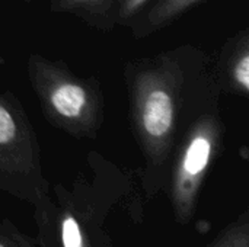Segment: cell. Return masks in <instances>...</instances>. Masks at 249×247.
<instances>
[{"label": "cell", "instance_id": "1", "mask_svg": "<svg viewBox=\"0 0 249 247\" xmlns=\"http://www.w3.org/2000/svg\"><path fill=\"white\" fill-rule=\"evenodd\" d=\"M31 79L50 118L67 131L89 135L98 128L96 92L42 58L31 60Z\"/></svg>", "mask_w": 249, "mask_h": 247}, {"label": "cell", "instance_id": "2", "mask_svg": "<svg viewBox=\"0 0 249 247\" xmlns=\"http://www.w3.org/2000/svg\"><path fill=\"white\" fill-rule=\"evenodd\" d=\"M178 71L168 64L147 68L134 80V121L144 144L160 151L171 143L178 111Z\"/></svg>", "mask_w": 249, "mask_h": 247}, {"label": "cell", "instance_id": "3", "mask_svg": "<svg viewBox=\"0 0 249 247\" xmlns=\"http://www.w3.org/2000/svg\"><path fill=\"white\" fill-rule=\"evenodd\" d=\"M200 0H160L149 13L147 25L152 28L162 26L171 19L181 15L185 9L196 4Z\"/></svg>", "mask_w": 249, "mask_h": 247}, {"label": "cell", "instance_id": "4", "mask_svg": "<svg viewBox=\"0 0 249 247\" xmlns=\"http://www.w3.org/2000/svg\"><path fill=\"white\" fill-rule=\"evenodd\" d=\"M232 82L242 93H248L249 90V54L247 42H244V48L238 52L232 64Z\"/></svg>", "mask_w": 249, "mask_h": 247}, {"label": "cell", "instance_id": "5", "mask_svg": "<svg viewBox=\"0 0 249 247\" xmlns=\"http://www.w3.org/2000/svg\"><path fill=\"white\" fill-rule=\"evenodd\" d=\"M114 0H55V9L85 13H102Z\"/></svg>", "mask_w": 249, "mask_h": 247}, {"label": "cell", "instance_id": "6", "mask_svg": "<svg viewBox=\"0 0 249 247\" xmlns=\"http://www.w3.org/2000/svg\"><path fill=\"white\" fill-rule=\"evenodd\" d=\"M64 247H82V237L77 223L73 218H67L63 224Z\"/></svg>", "mask_w": 249, "mask_h": 247}, {"label": "cell", "instance_id": "7", "mask_svg": "<svg viewBox=\"0 0 249 247\" xmlns=\"http://www.w3.org/2000/svg\"><path fill=\"white\" fill-rule=\"evenodd\" d=\"M149 0H121V7H120V16L121 17H130L137 10H140Z\"/></svg>", "mask_w": 249, "mask_h": 247}, {"label": "cell", "instance_id": "8", "mask_svg": "<svg viewBox=\"0 0 249 247\" xmlns=\"http://www.w3.org/2000/svg\"><path fill=\"white\" fill-rule=\"evenodd\" d=\"M0 247H3V246H1V245H0Z\"/></svg>", "mask_w": 249, "mask_h": 247}]
</instances>
